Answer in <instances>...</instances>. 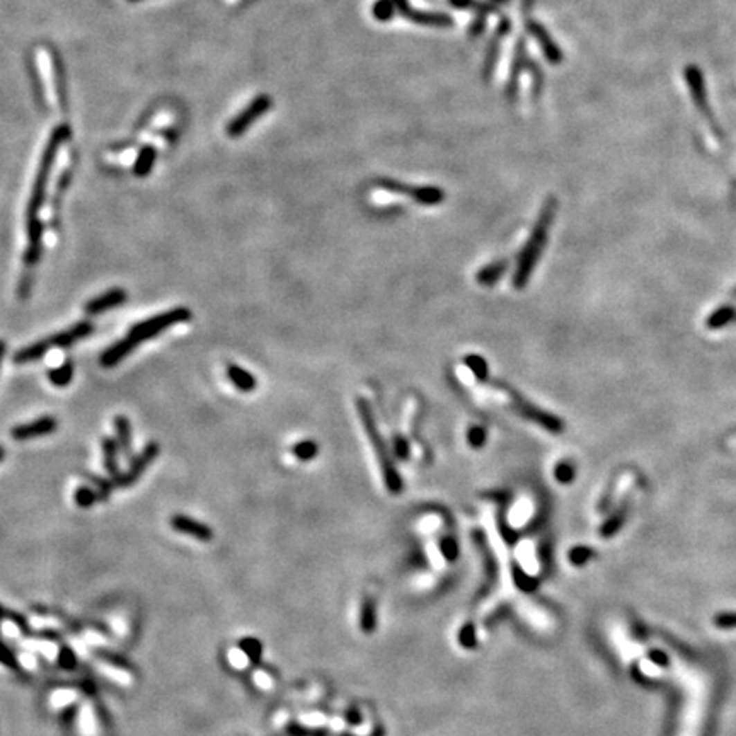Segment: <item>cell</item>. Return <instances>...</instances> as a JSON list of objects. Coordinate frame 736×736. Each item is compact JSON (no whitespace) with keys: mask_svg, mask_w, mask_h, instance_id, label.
<instances>
[{"mask_svg":"<svg viewBox=\"0 0 736 736\" xmlns=\"http://www.w3.org/2000/svg\"><path fill=\"white\" fill-rule=\"evenodd\" d=\"M477 380L486 384V387L490 391H494L496 394H499V397H501V401L505 402L506 408L512 409L513 413H517L519 416L523 418V420H528V421H532V423L539 424V427H542L544 430L550 431V433H561V431H563L564 424L559 418L547 411H544V409L539 408V406L532 404V402L527 401V399H525L520 392H517L513 387H510L508 384L503 382V380L490 379L487 373Z\"/></svg>","mask_w":736,"mask_h":736,"instance_id":"7a4b0ae2","label":"cell"},{"mask_svg":"<svg viewBox=\"0 0 736 736\" xmlns=\"http://www.w3.org/2000/svg\"><path fill=\"white\" fill-rule=\"evenodd\" d=\"M128 2H138V0H128Z\"/></svg>","mask_w":736,"mask_h":736,"instance_id":"ee69618b","label":"cell"},{"mask_svg":"<svg viewBox=\"0 0 736 736\" xmlns=\"http://www.w3.org/2000/svg\"><path fill=\"white\" fill-rule=\"evenodd\" d=\"M377 184L384 188V190L391 191V193L411 196L414 201L421 203V205H438L445 198L443 191L435 186H406V184L392 179H380L377 181Z\"/></svg>","mask_w":736,"mask_h":736,"instance_id":"52a82bcc","label":"cell"},{"mask_svg":"<svg viewBox=\"0 0 736 736\" xmlns=\"http://www.w3.org/2000/svg\"><path fill=\"white\" fill-rule=\"evenodd\" d=\"M31 626L35 629H48V627L60 626V622H58L57 619H46V617H42V619H38V617H31Z\"/></svg>","mask_w":736,"mask_h":736,"instance_id":"8d00e7d4","label":"cell"},{"mask_svg":"<svg viewBox=\"0 0 736 736\" xmlns=\"http://www.w3.org/2000/svg\"><path fill=\"white\" fill-rule=\"evenodd\" d=\"M6 351H7L6 341H3V339H0V365H2L3 357H6Z\"/></svg>","mask_w":736,"mask_h":736,"instance_id":"b9f144b4","label":"cell"},{"mask_svg":"<svg viewBox=\"0 0 736 736\" xmlns=\"http://www.w3.org/2000/svg\"><path fill=\"white\" fill-rule=\"evenodd\" d=\"M154 162H155V150L152 149V147H145V149H142L138 159H136V164H135L136 176L145 177L147 174L152 171V168H154Z\"/></svg>","mask_w":736,"mask_h":736,"instance_id":"603a6c76","label":"cell"},{"mask_svg":"<svg viewBox=\"0 0 736 736\" xmlns=\"http://www.w3.org/2000/svg\"><path fill=\"white\" fill-rule=\"evenodd\" d=\"M530 33L535 36V38L539 39V44H541L542 51L546 53V58L550 62V64H559V62L563 60V53H561V50L557 48V44L553 42V38L549 36V33H547L541 24H537V22H532V24H530Z\"/></svg>","mask_w":736,"mask_h":736,"instance_id":"9a60e30c","label":"cell"},{"mask_svg":"<svg viewBox=\"0 0 736 736\" xmlns=\"http://www.w3.org/2000/svg\"><path fill=\"white\" fill-rule=\"evenodd\" d=\"M51 343L50 339H42V341H36L33 345L22 348L12 357V361L17 365H26L33 363V361H39L46 357V353L50 351Z\"/></svg>","mask_w":736,"mask_h":736,"instance_id":"2e32d148","label":"cell"},{"mask_svg":"<svg viewBox=\"0 0 736 736\" xmlns=\"http://www.w3.org/2000/svg\"><path fill=\"white\" fill-rule=\"evenodd\" d=\"M86 645H87V643L84 641V639H82V641H80V639H75V638L72 639L73 649H75V653L79 654V656H82V658L87 656V646Z\"/></svg>","mask_w":736,"mask_h":736,"instance_id":"f35d334b","label":"cell"},{"mask_svg":"<svg viewBox=\"0 0 736 736\" xmlns=\"http://www.w3.org/2000/svg\"><path fill=\"white\" fill-rule=\"evenodd\" d=\"M557 479L559 481H569L573 477V471L571 467H569L568 464H561L559 467H557Z\"/></svg>","mask_w":736,"mask_h":736,"instance_id":"ab89813d","label":"cell"},{"mask_svg":"<svg viewBox=\"0 0 736 736\" xmlns=\"http://www.w3.org/2000/svg\"><path fill=\"white\" fill-rule=\"evenodd\" d=\"M506 266H508V262H505V261H498V262H494V264H490L487 268H484L483 271L477 275V280H479V283H483V285L494 283L499 276L505 273Z\"/></svg>","mask_w":736,"mask_h":736,"instance_id":"d4e9b609","label":"cell"},{"mask_svg":"<svg viewBox=\"0 0 736 736\" xmlns=\"http://www.w3.org/2000/svg\"><path fill=\"white\" fill-rule=\"evenodd\" d=\"M120 445L111 436L102 438V458H105V469L109 477H116L121 474L120 464H118V454H120Z\"/></svg>","mask_w":736,"mask_h":736,"instance_id":"e0dca14e","label":"cell"},{"mask_svg":"<svg viewBox=\"0 0 736 736\" xmlns=\"http://www.w3.org/2000/svg\"><path fill=\"white\" fill-rule=\"evenodd\" d=\"M395 12H397V3H395V0H379V2L373 6V16L379 21H389Z\"/></svg>","mask_w":736,"mask_h":736,"instance_id":"83f0119b","label":"cell"},{"mask_svg":"<svg viewBox=\"0 0 736 736\" xmlns=\"http://www.w3.org/2000/svg\"><path fill=\"white\" fill-rule=\"evenodd\" d=\"M450 3L458 9H469V7H483L477 0H450Z\"/></svg>","mask_w":736,"mask_h":736,"instance_id":"60d3db41","label":"cell"},{"mask_svg":"<svg viewBox=\"0 0 736 736\" xmlns=\"http://www.w3.org/2000/svg\"><path fill=\"white\" fill-rule=\"evenodd\" d=\"M191 317H193V312H191L188 307H174L171 310H165V312L157 314V316L150 317V319H145L142 321V323L132 325V329L128 331V336H130L132 339H135L140 345V343L149 341V339L155 338V336H159L161 332L168 331L172 325L188 323Z\"/></svg>","mask_w":736,"mask_h":736,"instance_id":"5b68a950","label":"cell"},{"mask_svg":"<svg viewBox=\"0 0 736 736\" xmlns=\"http://www.w3.org/2000/svg\"><path fill=\"white\" fill-rule=\"evenodd\" d=\"M294 455L298 460H310V458H314L317 455V445L314 442H310V440H305V442L297 443V445L294 447Z\"/></svg>","mask_w":736,"mask_h":736,"instance_id":"f1b7e54d","label":"cell"},{"mask_svg":"<svg viewBox=\"0 0 736 736\" xmlns=\"http://www.w3.org/2000/svg\"><path fill=\"white\" fill-rule=\"evenodd\" d=\"M3 458H6V449H3V447L0 445V462H2Z\"/></svg>","mask_w":736,"mask_h":736,"instance_id":"7bdbcfd3","label":"cell"},{"mask_svg":"<svg viewBox=\"0 0 736 736\" xmlns=\"http://www.w3.org/2000/svg\"><path fill=\"white\" fill-rule=\"evenodd\" d=\"M84 641L91 646H105L106 643H108L105 636L99 634V632H92V631L84 632Z\"/></svg>","mask_w":736,"mask_h":736,"instance_id":"d590c367","label":"cell"},{"mask_svg":"<svg viewBox=\"0 0 736 736\" xmlns=\"http://www.w3.org/2000/svg\"><path fill=\"white\" fill-rule=\"evenodd\" d=\"M127 298L128 294L123 288H111V290L105 291V294H101L99 297L91 298V300L84 305V310H86V314H89V316H99V314H105L111 309H116V307L123 305V303L127 302Z\"/></svg>","mask_w":736,"mask_h":736,"instance_id":"30bf717a","label":"cell"},{"mask_svg":"<svg viewBox=\"0 0 736 736\" xmlns=\"http://www.w3.org/2000/svg\"><path fill=\"white\" fill-rule=\"evenodd\" d=\"M98 501H101V498H99V493L96 487H91V486L77 487L75 503L80 506V508H89V506H92Z\"/></svg>","mask_w":736,"mask_h":736,"instance_id":"4316f807","label":"cell"},{"mask_svg":"<svg viewBox=\"0 0 736 736\" xmlns=\"http://www.w3.org/2000/svg\"><path fill=\"white\" fill-rule=\"evenodd\" d=\"M249 654L240 648H232L228 649V663L235 668V670H246L249 667Z\"/></svg>","mask_w":736,"mask_h":736,"instance_id":"f546056e","label":"cell"},{"mask_svg":"<svg viewBox=\"0 0 736 736\" xmlns=\"http://www.w3.org/2000/svg\"><path fill=\"white\" fill-rule=\"evenodd\" d=\"M159 454H161V445H159L157 442L147 443L145 449L136 455L135 458H132L130 467H128L127 471L121 472V474L116 477H111L114 487H128L132 486V484H135L136 481L142 477L143 472L150 467L152 462L159 457Z\"/></svg>","mask_w":736,"mask_h":736,"instance_id":"8992f818","label":"cell"},{"mask_svg":"<svg viewBox=\"0 0 736 736\" xmlns=\"http://www.w3.org/2000/svg\"><path fill=\"white\" fill-rule=\"evenodd\" d=\"M94 329L96 327L92 323H89V321H80V323L70 325V327L57 332V334L48 339H50L51 348H64L65 350V348H72L79 341L86 339L87 336H91L92 332H94Z\"/></svg>","mask_w":736,"mask_h":736,"instance_id":"8fae6325","label":"cell"},{"mask_svg":"<svg viewBox=\"0 0 736 736\" xmlns=\"http://www.w3.org/2000/svg\"><path fill=\"white\" fill-rule=\"evenodd\" d=\"M84 476H86V479H89L92 484H94V487L98 490L101 501H106V499L111 496V493H113V490H114V484H113V479H111V477H101V476L87 474V472Z\"/></svg>","mask_w":736,"mask_h":736,"instance_id":"484cf974","label":"cell"},{"mask_svg":"<svg viewBox=\"0 0 736 736\" xmlns=\"http://www.w3.org/2000/svg\"><path fill=\"white\" fill-rule=\"evenodd\" d=\"M269 108H271V98H269L268 94L258 96V98L254 99V101L239 114V116H235L234 120L231 121V125L227 127L228 136L237 138V136L242 135L244 132L249 130L251 125H253L258 118H261Z\"/></svg>","mask_w":736,"mask_h":736,"instance_id":"ba28073f","label":"cell"},{"mask_svg":"<svg viewBox=\"0 0 736 736\" xmlns=\"http://www.w3.org/2000/svg\"><path fill=\"white\" fill-rule=\"evenodd\" d=\"M469 440H471V443H472V445H474V447L483 445V442H484V431L481 430V428H474V430H472L471 433H469Z\"/></svg>","mask_w":736,"mask_h":736,"instance_id":"74e56055","label":"cell"},{"mask_svg":"<svg viewBox=\"0 0 736 736\" xmlns=\"http://www.w3.org/2000/svg\"><path fill=\"white\" fill-rule=\"evenodd\" d=\"M253 680H254V683H256V685L260 687V689H262V690L273 689V679L264 670H256V672H254Z\"/></svg>","mask_w":736,"mask_h":736,"instance_id":"d6a6232c","label":"cell"},{"mask_svg":"<svg viewBox=\"0 0 736 736\" xmlns=\"http://www.w3.org/2000/svg\"><path fill=\"white\" fill-rule=\"evenodd\" d=\"M227 377L232 382V386L240 392H253L258 386L253 373L240 368L239 365H227Z\"/></svg>","mask_w":736,"mask_h":736,"instance_id":"ac0fdd59","label":"cell"},{"mask_svg":"<svg viewBox=\"0 0 736 736\" xmlns=\"http://www.w3.org/2000/svg\"><path fill=\"white\" fill-rule=\"evenodd\" d=\"M79 730L84 736H96L98 733V721H96L92 706L86 702L79 712Z\"/></svg>","mask_w":736,"mask_h":736,"instance_id":"7402d4cb","label":"cell"},{"mask_svg":"<svg viewBox=\"0 0 736 736\" xmlns=\"http://www.w3.org/2000/svg\"><path fill=\"white\" fill-rule=\"evenodd\" d=\"M136 346H138V343H136L135 339H132L130 336H127L125 339H118V341L114 343V345H111L108 350L102 351L101 358H99V363H101L105 368L116 367V365L121 363L125 358H128V354H130Z\"/></svg>","mask_w":736,"mask_h":736,"instance_id":"4fadbf2b","label":"cell"},{"mask_svg":"<svg viewBox=\"0 0 736 736\" xmlns=\"http://www.w3.org/2000/svg\"><path fill=\"white\" fill-rule=\"evenodd\" d=\"M77 695L79 694L73 689H58L50 695V706L53 709H64L72 702H75Z\"/></svg>","mask_w":736,"mask_h":736,"instance_id":"cb8c5ba5","label":"cell"},{"mask_svg":"<svg viewBox=\"0 0 736 736\" xmlns=\"http://www.w3.org/2000/svg\"><path fill=\"white\" fill-rule=\"evenodd\" d=\"M58 421L53 416H42L38 420L31 421V423L17 424L10 430V436H12L16 442H28V440L42 438V436L51 435L53 431H57Z\"/></svg>","mask_w":736,"mask_h":736,"instance_id":"9c48e42d","label":"cell"},{"mask_svg":"<svg viewBox=\"0 0 736 736\" xmlns=\"http://www.w3.org/2000/svg\"><path fill=\"white\" fill-rule=\"evenodd\" d=\"M357 411H358V416H360L361 427H363L365 433H367L368 442L372 443L377 460H379L386 487L391 491L392 494H399L402 491V479H401V476H399L397 469H395V464H394V460H392L386 442H384V438L380 436V431L375 423V418H373L372 408H370V404L365 401L363 397L357 399Z\"/></svg>","mask_w":736,"mask_h":736,"instance_id":"3957f363","label":"cell"},{"mask_svg":"<svg viewBox=\"0 0 736 736\" xmlns=\"http://www.w3.org/2000/svg\"><path fill=\"white\" fill-rule=\"evenodd\" d=\"M19 663L26 668V670L33 672L38 668V661H36L35 653H31V651H22V653L19 654Z\"/></svg>","mask_w":736,"mask_h":736,"instance_id":"836d02e7","label":"cell"},{"mask_svg":"<svg viewBox=\"0 0 736 736\" xmlns=\"http://www.w3.org/2000/svg\"><path fill=\"white\" fill-rule=\"evenodd\" d=\"M556 210H557L556 198L550 196V198H547L546 201H544L541 213H539L537 220H535V225H534V228H532L530 237H528L527 242H525L523 249H521V253L519 256V262H517L515 273H513L512 282L517 290H521V288L528 283V280H530V276H532V271H534V268L537 266L539 260H541V254H542L544 247H546L547 239H549V231H550V225H553L554 215H556Z\"/></svg>","mask_w":736,"mask_h":736,"instance_id":"6da1fadb","label":"cell"},{"mask_svg":"<svg viewBox=\"0 0 736 736\" xmlns=\"http://www.w3.org/2000/svg\"><path fill=\"white\" fill-rule=\"evenodd\" d=\"M33 271L31 269H26L24 275H22L21 282H19V290H17V294H19V298L21 300H28L29 295H31V288H33Z\"/></svg>","mask_w":736,"mask_h":736,"instance_id":"1f68e13d","label":"cell"},{"mask_svg":"<svg viewBox=\"0 0 736 736\" xmlns=\"http://www.w3.org/2000/svg\"><path fill=\"white\" fill-rule=\"evenodd\" d=\"M114 431H116V442L120 450L127 457L132 455V424L127 416L114 418Z\"/></svg>","mask_w":736,"mask_h":736,"instance_id":"d6986e66","label":"cell"},{"mask_svg":"<svg viewBox=\"0 0 736 736\" xmlns=\"http://www.w3.org/2000/svg\"><path fill=\"white\" fill-rule=\"evenodd\" d=\"M0 627H2V632L7 636V638L16 639L21 636V629L16 622H14V620H3V622L0 624Z\"/></svg>","mask_w":736,"mask_h":736,"instance_id":"e575fe53","label":"cell"},{"mask_svg":"<svg viewBox=\"0 0 736 736\" xmlns=\"http://www.w3.org/2000/svg\"><path fill=\"white\" fill-rule=\"evenodd\" d=\"M69 135V130L65 127L57 128L51 133L50 140L46 143V149L43 152L42 164H39L38 174H36V181L33 184V193L28 203V218L38 217V212L42 210L44 195H46V184H48V176H50L51 165H53L55 157H57V152L60 149V145L64 143V140Z\"/></svg>","mask_w":736,"mask_h":736,"instance_id":"277c9868","label":"cell"},{"mask_svg":"<svg viewBox=\"0 0 736 736\" xmlns=\"http://www.w3.org/2000/svg\"><path fill=\"white\" fill-rule=\"evenodd\" d=\"M395 3H397V12L402 14L404 17H408V19H411L413 22H418V24H424V26H449L452 24V19H450L447 14H442V12H424V10H416L413 9V7L408 6V2L406 0H395Z\"/></svg>","mask_w":736,"mask_h":736,"instance_id":"7c38bea8","label":"cell"},{"mask_svg":"<svg viewBox=\"0 0 736 736\" xmlns=\"http://www.w3.org/2000/svg\"><path fill=\"white\" fill-rule=\"evenodd\" d=\"M96 668H98L99 672L102 673V675L106 676V679H111L114 683H118V685H123V687H128L132 685V675L130 672L123 670V668H118L114 667V665H109V663H98L96 665Z\"/></svg>","mask_w":736,"mask_h":736,"instance_id":"44dd1931","label":"cell"},{"mask_svg":"<svg viewBox=\"0 0 736 736\" xmlns=\"http://www.w3.org/2000/svg\"><path fill=\"white\" fill-rule=\"evenodd\" d=\"M48 379L55 387H66L73 379V361L66 360L60 367L51 368L48 372Z\"/></svg>","mask_w":736,"mask_h":736,"instance_id":"ffe728a7","label":"cell"},{"mask_svg":"<svg viewBox=\"0 0 736 736\" xmlns=\"http://www.w3.org/2000/svg\"><path fill=\"white\" fill-rule=\"evenodd\" d=\"M171 525L174 530L181 532V534L191 535V537L198 539V541H212L213 537L212 528L193 519H188V517L184 515H174L171 519Z\"/></svg>","mask_w":736,"mask_h":736,"instance_id":"5bb4252c","label":"cell"},{"mask_svg":"<svg viewBox=\"0 0 736 736\" xmlns=\"http://www.w3.org/2000/svg\"><path fill=\"white\" fill-rule=\"evenodd\" d=\"M36 653H42L48 661H55L60 654V648H58L57 643L51 641H39L38 643V651Z\"/></svg>","mask_w":736,"mask_h":736,"instance_id":"4dcf8cb0","label":"cell"}]
</instances>
